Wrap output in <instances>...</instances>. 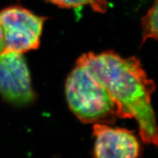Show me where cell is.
Returning a JSON list of instances; mask_svg holds the SVG:
<instances>
[{"instance_id": "1", "label": "cell", "mask_w": 158, "mask_h": 158, "mask_svg": "<svg viewBox=\"0 0 158 158\" xmlns=\"http://www.w3.org/2000/svg\"><path fill=\"white\" fill-rule=\"evenodd\" d=\"M77 63L87 67L106 87L115 102L117 117L135 118L143 142L157 146V128L151 103L156 85L139 59L107 51L85 53Z\"/></svg>"}, {"instance_id": "2", "label": "cell", "mask_w": 158, "mask_h": 158, "mask_svg": "<svg viewBox=\"0 0 158 158\" xmlns=\"http://www.w3.org/2000/svg\"><path fill=\"white\" fill-rule=\"evenodd\" d=\"M65 94L69 107L82 123L112 125L116 121L117 107L113 98L85 66L76 63L67 79Z\"/></svg>"}, {"instance_id": "3", "label": "cell", "mask_w": 158, "mask_h": 158, "mask_svg": "<svg viewBox=\"0 0 158 158\" xmlns=\"http://www.w3.org/2000/svg\"><path fill=\"white\" fill-rule=\"evenodd\" d=\"M46 17L36 15L21 6H13L0 11V23L5 38L4 51L20 53L40 46Z\"/></svg>"}, {"instance_id": "4", "label": "cell", "mask_w": 158, "mask_h": 158, "mask_svg": "<svg viewBox=\"0 0 158 158\" xmlns=\"http://www.w3.org/2000/svg\"><path fill=\"white\" fill-rule=\"evenodd\" d=\"M0 94L16 106L27 105L34 100L31 77L22 53L11 51L0 53Z\"/></svg>"}, {"instance_id": "5", "label": "cell", "mask_w": 158, "mask_h": 158, "mask_svg": "<svg viewBox=\"0 0 158 158\" xmlns=\"http://www.w3.org/2000/svg\"><path fill=\"white\" fill-rule=\"evenodd\" d=\"M93 135L96 138L94 157H137L140 146L134 132L126 128H113L103 123H94Z\"/></svg>"}, {"instance_id": "6", "label": "cell", "mask_w": 158, "mask_h": 158, "mask_svg": "<svg viewBox=\"0 0 158 158\" xmlns=\"http://www.w3.org/2000/svg\"><path fill=\"white\" fill-rule=\"evenodd\" d=\"M157 13L158 4L157 0H155L153 6L148 10L145 15L142 18V45L148 39L157 38Z\"/></svg>"}, {"instance_id": "7", "label": "cell", "mask_w": 158, "mask_h": 158, "mask_svg": "<svg viewBox=\"0 0 158 158\" xmlns=\"http://www.w3.org/2000/svg\"><path fill=\"white\" fill-rule=\"evenodd\" d=\"M63 8H77L82 6H90L94 11L103 13L108 9L106 0H46Z\"/></svg>"}, {"instance_id": "8", "label": "cell", "mask_w": 158, "mask_h": 158, "mask_svg": "<svg viewBox=\"0 0 158 158\" xmlns=\"http://www.w3.org/2000/svg\"><path fill=\"white\" fill-rule=\"evenodd\" d=\"M5 49V38L3 28L0 23V53H2Z\"/></svg>"}]
</instances>
